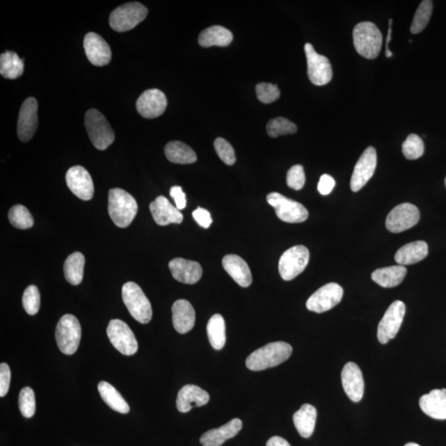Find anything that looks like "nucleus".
I'll return each instance as SVG.
<instances>
[{"mask_svg": "<svg viewBox=\"0 0 446 446\" xmlns=\"http://www.w3.org/2000/svg\"><path fill=\"white\" fill-rule=\"evenodd\" d=\"M293 348L284 342L269 343L247 357L246 367L253 371H262L284 363L292 354Z\"/></svg>", "mask_w": 446, "mask_h": 446, "instance_id": "obj_1", "label": "nucleus"}, {"mask_svg": "<svg viewBox=\"0 0 446 446\" xmlns=\"http://www.w3.org/2000/svg\"><path fill=\"white\" fill-rule=\"evenodd\" d=\"M138 202L134 196L122 189H110L109 193V214L117 227L129 226L138 214Z\"/></svg>", "mask_w": 446, "mask_h": 446, "instance_id": "obj_2", "label": "nucleus"}, {"mask_svg": "<svg viewBox=\"0 0 446 446\" xmlns=\"http://www.w3.org/2000/svg\"><path fill=\"white\" fill-rule=\"evenodd\" d=\"M356 50L366 59L377 58L382 48L383 37L378 26L371 22L358 24L353 31Z\"/></svg>", "mask_w": 446, "mask_h": 446, "instance_id": "obj_3", "label": "nucleus"}, {"mask_svg": "<svg viewBox=\"0 0 446 446\" xmlns=\"http://www.w3.org/2000/svg\"><path fill=\"white\" fill-rule=\"evenodd\" d=\"M123 302L132 317L140 324H148L152 320L151 303L143 289L134 282H127L122 286Z\"/></svg>", "mask_w": 446, "mask_h": 446, "instance_id": "obj_4", "label": "nucleus"}, {"mask_svg": "<svg viewBox=\"0 0 446 446\" xmlns=\"http://www.w3.org/2000/svg\"><path fill=\"white\" fill-rule=\"evenodd\" d=\"M85 125L93 145L99 151H104L115 140L114 132L107 119L98 110H88Z\"/></svg>", "mask_w": 446, "mask_h": 446, "instance_id": "obj_5", "label": "nucleus"}, {"mask_svg": "<svg viewBox=\"0 0 446 446\" xmlns=\"http://www.w3.org/2000/svg\"><path fill=\"white\" fill-rule=\"evenodd\" d=\"M56 340L60 351L72 356L78 350L81 340V326L76 317L64 315L56 328Z\"/></svg>", "mask_w": 446, "mask_h": 446, "instance_id": "obj_6", "label": "nucleus"}, {"mask_svg": "<svg viewBox=\"0 0 446 446\" xmlns=\"http://www.w3.org/2000/svg\"><path fill=\"white\" fill-rule=\"evenodd\" d=\"M148 13V8L143 4L138 2L127 3L111 13L109 24L116 32H127L141 23L147 17Z\"/></svg>", "mask_w": 446, "mask_h": 446, "instance_id": "obj_7", "label": "nucleus"}, {"mask_svg": "<svg viewBox=\"0 0 446 446\" xmlns=\"http://www.w3.org/2000/svg\"><path fill=\"white\" fill-rule=\"evenodd\" d=\"M267 201L276 209V213L280 220L289 223L305 222L308 218V211L300 202L290 200L280 193L268 194Z\"/></svg>", "mask_w": 446, "mask_h": 446, "instance_id": "obj_8", "label": "nucleus"}, {"mask_svg": "<svg viewBox=\"0 0 446 446\" xmlns=\"http://www.w3.org/2000/svg\"><path fill=\"white\" fill-rule=\"evenodd\" d=\"M310 254L306 246H295L287 250L281 255L279 271L282 280L289 281L295 279L306 269Z\"/></svg>", "mask_w": 446, "mask_h": 446, "instance_id": "obj_9", "label": "nucleus"}, {"mask_svg": "<svg viewBox=\"0 0 446 446\" xmlns=\"http://www.w3.org/2000/svg\"><path fill=\"white\" fill-rule=\"evenodd\" d=\"M107 334L113 346L122 355L130 356L138 352V341L134 333L125 321L119 319L110 321Z\"/></svg>", "mask_w": 446, "mask_h": 446, "instance_id": "obj_10", "label": "nucleus"}, {"mask_svg": "<svg viewBox=\"0 0 446 446\" xmlns=\"http://www.w3.org/2000/svg\"><path fill=\"white\" fill-rule=\"evenodd\" d=\"M308 61V74L313 85L322 86L333 79V67L325 56L319 54L312 44L304 46Z\"/></svg>", "mask_w": 446, "mask_h": 446, "instance_id": "obj_11", "label": "nucleus"}, {"mask_svg": "<svg viewBox=\"0 0 446 446\" xmlns=\"http://www.w3.org/2000/svg\"><path fill=\"white\" fill-rule=\"evenodd\" d=\"M406 312V306L401 301H395L383 315L378 326L377 337L381 344H387L396 337L403 324Z\"/></svg>", "mask_w": 446, "mask_h": 446, "instance_id": "obj_12", "label": "nucleus"}, {"mask_svg": "<svg viewBox=\"0 0 446 446\" xmlns=\"http://www.w3.org/2000/svg\"><path fill=\"white\" fill-rule=\"evenodd\" d=\"M344 290L337 282L322 286L308 299L306 306L309 311L317 313L328 312L342 301Z\"/></svg>", "mask_w": 446, "mask_h": 446, "instance_id": "obj_13", "label": "nucleus"}, {"mask_svg": "<svg viewBox=\"0 0 446 446\" xmlns=\"http://www.w3.org/2000/svg\"><path fill=\"white\" fill-rule=\"evenodd\" d=\"M420 220V212L417 207L405 202L397 205L388 214L386 228L392 233H399L412 228Z\"/></svg>", "mask_w": 446, "mask_h": 446, "instance_id": "obj_14", "label": "nucleus"}, {"mask_svg": "<svg viewBox=\"0 0 446 446\" xmlns=\"http://www.w3.org/2000/svg\"><path fill=\"white\" fill-rule=\"evenodd\" d=\"M377 166L376 150L369 147L365 150L357 161L351 180L353 192L360 191L368 181L372 178Z\"/></svg>", "mask_w": 446, "mask_h": 446, "instance_id": "obj_15", "label": "nucleus"}, {"mask_svg": "<svg viewBox=\"0 0 446 446\" xmlns=\"http://www.w3.org/2000/svg\"><path fill=\"white\" fill-rule=\"evenodd\" d=\"M65 180L70 191L81 200H90L94 196V182L85 168L79 166L70 168L66 173Z\"/></svg>", "mask_w": 446, "mask_h": 446, "instance_id": "obj_16", "label": "nucleus"}, {"mask_svg": "<svg viewBox=\"0 0 446 446\" xmlns=\"http://www.w3.org/2000/svg\"><path fill=\"white\" fill-rule=\"evenodd\" d=\"M38 103L36 99L30 97L26 99L20 109L17 121V135L24 143L33 138L38 125Z\"/></svg>", "mask_w": 446, "mask_h": 446, "instance_id": "obj_17", "label": "nucleus"}, {"mask_svg": "<svg viewBox=\"0 0 446 446\" xmlns=\"http://www.w3.org/2000/svg\"><path fill=\"white\" fill-rule=\"evenodd\" d=\"M138 112L145 118H156L164 113L167 107V99L161 90H145L136 101Z\"/></svg>", "mask_w": 446, "mask_h": 446, "instance_id": "obj_18", "label": "nucleus"}, {"mask_svg": "<svg viewBox=\"0 0 446 446\" xmlns=\"http://www.w3.org/2000/svg\"><path fill=\"white\" fill-rule=\"evenodd\" d=\"M342 386L349 399L354 403L362 399L365 392L363 374L356 364L349 362L342 372Z\"/></svg>", "mask_w": 446, "mask_h": 446, "instance_id": "obj_19", "label": "nucleus"}, {"mask_svg": "<svg viewBox=\"0 0 446 446\" xmlns=\"http://www.w3.org/2000/svg\"><path fill=\"white\" fill-rule=\"evenodd\" d=\"M87 58L96 66H104L109 64L112 59V52L105 40L99 34L90 33L86 35L83 40Z\"/></svg>", "mask_w": 446, "mask_h": 446, "instance_id": "obj_20", "label": "nucleus"}, {"mask_svg": "<svg viewBox=\"0 0 446 446\" xmlns=\"http://www.w3.org/2000/svg\"><path fill=\"white\" fill-rule=\"evenodd\" d=\"M169 268L174 279L183 284H196L202 276L200 264L193 260L175 258L169 263Z\"/></svg>", "mask_w": 446, "mask_h": 446, "instance_id": "obj_21", "label": "nucleus"}, {"mask_svg": "<svg viewBox=\"0 0 446 446\" xmlns=\"http://www.w3.org/2000/svg\"><path fill=\"white\" fill-rule=\"evenodd\" d=\"M150 210L154 222L160 226H167L171 223L180 224L183 222L182 213L164 196L157 197L150 205Z\"/></svg>", "mask_w": 446, "mask_h": 446, "instance_id": "obj_22", "label": "nucleus"}, {"mask_svg": "<svg viewBox=\"0 0 446 446\" xmlns=\"http://www.w3.org/2000/svg\"><path fill=\"white\" fill-rule=\"evenodd\" d=\"M210 396L201 388L188 384L184 386L179 392L176 407L180 413H188L194 407H202L209 403Z\"/></svg>", "mask_w": 446, "mask_h": 446, "instance_id": "obj_23", "label": "nucleus"}, {"mask_svg": "<svg viewBox=\"0 0 446 446\" xmlns=\"http://www.w3.org/2000/svg\"><path fill=\"white\" fill-rule=\"evenodd\" d=\"M172 321L174 328L180 334H185L196 324V311L187 300L180 299L172 306Z\"/></svg>", "mask_w": 446, "mask_h": 446, "instance_id": "obj_24", "label": "nucleus"}, {"mask_svg": "<svg viewBox=\"0 0 446 446\" xmlns=\"http://www.w3.org/2000/svg\"><path fill=\"white\" fill-rule=\"evenodd\" d=\"M223 266L234 281L243 288H247L253 282V276L248 264L239 255H225Z\"/></svg>", "mask_w": 446, "mask_h": 446, "instance_id": "obj_25", "label": "nucleus"}, {"mask_svg": "<svg viewBox=\"0 0 446 446\" xmlns=\"http://www.w3.org/2000/svg\"><path fill=\"white\" fill-rule=\"evenodd\" d=\"M241 428L242 422L240 419H232L223 427L205 432L201 436L200 443L202 446H221L225 441L239 433Z\"/></svg>", "mask_w": 446, "mask_h": 446, "instance_id": "obj_26", "label": "nucleus"}, {"mask_svg": "<svg viewBox=\"0 0 446 446\" xmlns=\"http://www.w3.org/2000/svg\"><path fill=\"white\" fill-rule=\"evenodd\" d=\"M420 408L427 416L436 420L446 419V390H434L422 396L419 401Z\"/></svg>", "mask_w": 446, "mask_h": 446, "instance_id": "obj_27", "label": "nucleus"}, {"mask_svg": "<svg viewBox=\"0 0 446 446\" xmlns=\"http://www.w3.org/2000/svg\"><path fill=\"white\" fill-rule=\"evenodd\" d=\"M428 255L427 243L417 241L408 243L397 251L395 259L399 266H408L420 262Z\"/></svg>", "mask_w": 446, "mask_h": 446, "instance_id": "obj_28", "label": "nucleus"}, {"mask_svg": "<svg viewBox=\"0 0 446 446\" xmlns=\"http://www.w3.org/2000/svg\"><path fill=\"white\" fill-rule=\"evenodd\" d=\"M317 409L311 404H304L294 415V423L300 436L309 438L314 431Z\"/></svg>", "mask_w": 446, "mask_h": 446, "instance_id": "obj_29", "label": "nucleus"}, {"mask_svg": "<svg viewBox=\"0 0 446 446\" xmlns=\"http://www.w3.org/2000/svg\"><path fill=\"white\" fill-rule=\"evenodd\" d=\"M407 272V269L404 266H395L378 269L373 272L371 278L383 288H395L404 281Z\"/></svg>", "mask_w": 446, "mask_h": 446, "instance_id": "obj_30", "label": "nucleus"}, {"mask_svg": "<svg viewBox=\"0 0 446 446\" xmlns=\"http://www.w3.org/2000/svg\"><path fill=\"white\" fill-rule=\"evenodd\" d=\"M232 33L222 26H213L202 31L198 43L202 47H227L232 42Z\"/></svg>", "mask_w": 446, "mask_h": 446, "instance_id": "obj_31", "label": "nucleus"}, {"mask_svg": "<svg viewBox=\"0 0 446 446\" xmlns=\"http://www.w3.org/2000/svg\"><path fill=\"white\" fill-rule=\"evenodd\" d=\"M166 157L175 164H193L197 161V154L191 148L182 141H170L165 148Z\"/></svg>", "mask_w": 446, "mask_h": 446, "instance_id": "obj_32", "label": "nucleus"}, {"mask_svg": "<svg viewBox=\"0 0 446 446\" xmlns=\"http://www.w3.org/2000/svg\"><path fill=\"white\" fill-rule=\"evenodd\" d=\"M98 390L101 397L110 408L119 413H129L130 407L116 388L109 383L102 381L99 383Z\"/></svg>", "mask_w": 446, "mask_h": 446, "instance_id": "obj_33", "label": "nucleus"}, {"mask_svg": "<svg viewBox=\"0 0 446 446\" xmlns=\"http://www.w3.org/2000/svg\"><path fill=\"white\" fill-rule=\"evenodd\" d=\"M24 59H20L15 52L3 53L0 56V74L6 79H15L24 72Z\"/></svg>", "mask_w": 446, "mask_h": 446, "instance_id": "obj_34", "label": "nucleus"}, {"mask_svg": "<svg viewBox=\"0 0 446 446\" xmlns=\"http://www.w3.org/2000/svg\"><path fill=\"white\" fill-rule=\"evenodd\" d=\"M85 256L81 253L70 255L64 264V273L66 280L70 285H79L83 280Z\"/></svg>", "mask_w": 446, "mask_h": 446, "instance_id": "obj_35", "label": "nucleus"}, {"mask_svg": "<svg viewBox=\"0 0 446 446\" xmlns=\"http://www.w3.org/2000/svg\"><path fill=\"white\" fill-rule=\"evenodd\" d=\"M207 337L211 346L220 351L226 344V325L222 315L215 314L211 317L207 326Z\"/></svg>", "mask_w": 446, "mask_h": 446, "instance_id": "obj_36", "label": "nucleus"}, {"mask_svg": "<svg viewBox=\"0 0 446 446\" xmlns=\"http://www.w3.org/2000/svg\"><path fill=\"white\" fill-rule=\"evenodd\" d=\"M432 10H433V2L431 0H425L420 3L415 13L413 24L411 26V33L417 34L426 29L431 19Z\"/></svg>", "mask_w": 446, "mask_h": 446, "instance_id": "obj_37", "label": "nucleus"}, {"mask_svg": "<svg viewBox=\"0 0 446 446\" xmlns=\"http://www.w3.org/2000/svg\"><path fill=\"white\" fill-rule=\"evenodd\" d=\"M8 219L13 227L19 229H29L33 226L34 221L30 212L21 205H15L8 212Z\"/></svg>", "mask_w": 446, "mask_h": 446, "instance_id": "obj_38", "label": "nucleus"}, {"mask_svg": "<svg viewBox=\"0 0 446 446\" xmlns=\"http://www.w3.org/2000/svg\"><path fill=\"white\" fill-rule=\"evenodd\" d=\"M267 134L271 138H278L281 135L294 134L297 132V126L285 118H276L268 122Z\"/></svg>", "mask_w": 446, "mask_h": 446, "instance_id": "obj_39", "label": "nucleus"}, {"mask_svg": "<svg viewBox=\"0 0 446 446\" xmlns=\"http://www.w3.org/2000/svg\"><path fill=\"white\" fill-rule=\"evenodd\" d=\"M403 153L408 160H417L423 156L424 143L420 136L410 134L403 144Z\"/></svg>", "mask_w": 446, "mask_h": 446, "instance_id": "obj_40", "label": "nucleus"}, {"mask_svg": "<svg viewBox=\"0 0 446 446\" xmlns=\"http://www.w3.org/2000/svg\"><path fill=\"white\" fill-rule=\"evenodd\" d=\"M19 405L22 415L26 418H31L34 416L36 412V399L32 388H24L21 390L19 397Z\"/></svg>", "mask_w": 446, "mask_h": 446, "instance_id": "obj_41", "label": "nucleus"}, {"mask_svg": "<svg viewBox=\"0 0 446 446\" xmlns=\"http://www.w3.org/2000/svg\"><path fill=\"white\" fill-rule=\"evenodd\" d=\"M41 299L37 286L30 285L26 289L23 296L24 310L31 316L36 315L39 311Z\"/></svg>", "mask_w": 446, "mask_h": 446, "instance_id": "obj_42", "label": "nucleus"}, {"mask_svg": "<svg viewBox=\"0 0 446 446\" xmlns=\"http://www.w3.org/2000/svg\"><path fill=\"white\" fill-rule=\"evenodd\" d=\"M256 95L260 102L271 104L280 97V90L276 85L271 83H260L255 88Z\"/></svg>", "mask_w": 446, "mask_h": 446, "instance_id": "obj_43", "label": "nucleus"}, {"mask_svg": "<svg viewBox=\"0 0 446 446\" xmlns=\"http://www.w3.org/2000/svg\"><path fill=\"white\" fill-rule=\"evenodd\" d=\"M214 148L216 152L218 153L221 160L225 164L232 166L236 161L235 151L232 145L228 143L227 140L222 138H218L214 141Z\"/></svg>", "mask_w": 446, "mask_h": 446, "instance_id": "obj_44", "label": "nucleus"}, {"mask_svg": "<svg viewBox=\"0 0 446 446\" xmlns=\"http://www.w3.org/2000/svg\"><path fill=\"white\" fill-rule=\"evenodd\" d=\"M305 173L301 165H296L291 167L287 173V184L295 191H300L305 184Z\"/></svg>", "mask_w": 446, "mask_h": 446, "instance_id": "obj_45", "label": "nucleus"}, {"mask_svg": "<svg viewBox=\"0 0 446 446\" xmlns=\"http://www.w3.org/2000/svg\"><path fill=\"white\" fill-rule=\"evenodd\" d=\"M11 371L6 363L0 365V397H3L10 390Z\"/></svg>", "mask_w": 446, "mask_h": 446, "instance_id": "obj_46", "label": "nucleus"}, {"mask_svg": "<svg viewBox=\"0 0 446 446\" xmlns=\"http://www.w3.org/2000/svg\"><path fill=\"white\" fill-rule=\"evenodd\" d=\"M193 217L198 224L204 228H209L213 223L209 212L202 209V207H198L196 211L193 212Z\"/></svg>", "mask_w": 446, "mask_h": 446, "instance_id": "obj_47", "label": "nucleus"}, {"mask_svg": "<svg viewBox=\"0 0 446 446\" xmlns=\"http://www.w3.org/2000/svg\"><path fill=\"white\" fill-rule=\"evenodd\" d=\"M335 185V181L329 175H324L321 176L317 189L321 196H328L332 191Z\"/></svg>", "mask_w": 446, "mask_h": 446, "instance_id": "obj_48", "label": "nucleus"}, {"mask_svg": "<svg viewBox=\"0 0 446 446\" xmlns=\"http://www.w3.org/2000/svg\"><path fill=\"white\" fill-rule=\"evenodd\" d=\"M170 194L173 198L176 207L179 210L184 209L187 205L186 196L183 192L182 188L180 186H174L170 189Z\"/></svg>", "mask_w": 446, "mask_h": 446, "instance_id": "obj_49", "label": "nucleus"}, {"mask_svg": "<svg viewBox=\"0 0 446 446\" xmlns=\"http://www.w3.org/2000/svg\"><path fill=\"white\" fill-rule=\"evenodd\" d=\"M266 446H291L285 439L280 436H273L267 441Z\"/></svg>", "mask_w": 446, "mask_h": 446, "instance_id": "obj_50", "label": "nucleus"}, {"mask_svg": "<svg viewBox=\"0 0 446 446\" xmlns=\"http://www.w3.org/2000/svg\"><path fill=\"white\" fill-rule=\"evenodd\" d=\"M392 20H390V29H388V38H387V41H386V57L387 58H390L392 56V53L390 51V48H388V45H390V42L391 41V35H392Z\"/></svg>", "mask_w": 446, "mask_h": 446, "instance_id": "obj_51", "label": "nucleus"}, {"mask_svg": "<svg viewBox=\"0 0 446 446\" xmlns=\"http://www.w3.org/2000/svg\"><path fill=\"white\" fill-rule=\"evenodd\" d=\"M404 446H420V445L416 443H410L406 444Z\"/></svg>", "mask_w": 446, "mask_h": 446, "instance_id": "obj_52", "label": "nucleus"}, {"mask_svg": "<svg viewBox=\"0 0 446 446\" xmlns=\"http://www.w3.org/2000/svg\"><path fill=\"white\" fill-rule=\"evenodd\" d=\"M445 187H446V178L445 180Z\"/></svg>", "mask_w": 446, "mask_h": 446, "instance_id": "obj_53", "label": "nucleus"}]
</instances>
